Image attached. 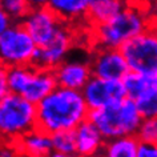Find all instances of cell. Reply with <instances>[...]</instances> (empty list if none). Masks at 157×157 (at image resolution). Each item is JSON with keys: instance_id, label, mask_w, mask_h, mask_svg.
<instances>
[{"instance_id": "484cf974", "label": "cell", "mask_w": 157, "mask_h": 157, "mask_svg": "<svg viewBox=\"0 0 157 157\" xmlns=\"http://www.w3.org/2000/svg\"><path fill=\"white\" fill-rule=\"evenodd\" d=\"M12 24H13L12 19H11L8 15L4 12V11L0 8V36H2V35L4 33Z\"/></svg>"}, {"instance_id": "7402d4cb", "label": "cell", "mask_w": 157, "mask_h": 157, "mask_svg": "<svg viewBox=\"0 0 157 157\" xmlns=\"http://www.w3.org/2000/svg\"><path fill=\"white\" fill-rule=\"evenodd\" d=\"M137 108L143 116V119H155L157 120V87L144 93L136 100Z\"/></svg>"}, {"instance_id": "52a82bcc", "label": "cell", "mask_w": 157, "mask_h": 157, "mask_svg": "<svg viewBox=\"0 0 157 157\" xmlns=\"http://www.w3.org/2000/svg\"><path fill=\"white\" fill-rule=\"evenodd\" d=\"M129 71L147 75H157V33L152 27L121 47Z\"/></svg>"}, {"instance_id": "8fae6325", "label": "cell", "mask_w": 157, "mask_h": 157, "mask_svg": "<svg viewBox=\"0 0 157 157\" xmlns=\"http://www.w3.org/2000/svg\"><path fill=\"white\" fill-rule=\"evenodd\" d=\"M89 53V52H88ZM57 85L81 91L92 77L89 59H67L53 69Z\"/></svg>"}, {"instance_id": "603a6c76", "label": "cell", "mask_w": 157, "mask_h": 157, "mask_svg": "<svg viewBox=\"0 0 157 157\" xmlns=\"http://www.w3.org/2000/svg\"><path fill=\"white\" fill-rule=\"evenodd\" d=\"M136 136L140 140H156L157 139V120L144 119Z\"/></svg>"}, {"instance_id": "277c9868", "label": "cell", "mask_w": 157, "mask_h": 157, "mask_svg": "<svg viewBox=\"0 0 157 157\" xmlns=\"http://www.w3.org/2000/svg\"><path fill=\"white\" fill-rule=\"evenodd\" d=\"M37 127L36 104L17 93L0 99V141L16 144L25 133Z\"/></svg>"}, {"instance_id": "7c38bea8", "label": "cell", "mask_w": 157, "mask_h": 157, "mask_svg": "<svg viewBox=\"0 0 157 157\" xmlns=\"http://www.w3.org/2000/svg\"><path fill=\"white\" fill-rule=\"evenodd\" d=\"M89 0H49L48 8L63 23L80 29H88Z\"/></svg>"}, {"instance_id": "9c48e42d", "label": "cell", "mask_w": 157, "mask_h": 157, "mask_svg": "<svg viewBox=\"0 0 157 157\" xmlns=\"http://www.w3.org/2000/svg\"><path fill=\"white\" fill-rule=\"evenodd\" d=\"M81 93L91 111L104 108L127 97L123 80H108L96 76L89 78Z\"/></svg>"}, {"instance_id": "f546056e", "label": "cell", "mask_w": 157, "mask_h": 157, "mask_svg": "<svg viewBox=\"0 0 157 157\" xmlns=\"http://www.w3.org/2000/svg\"><path fill=\"white\" fill-rule=\"evenodd\" d=\"M156 141H157V139H156Z\"/></svg>"}, {"instance_id": "ffe728a7", "label": "cell", "mask_w": 157, "mask_h": 157, "mask_svg": "<svg viewBox=\"0 0 157 157\" xmlns=\"http://www.w3.org/2000/svg\"><path fill=\"white\" fill-rule=\"evenodd\" d=\"M33 65H16L8 68V87L10 92L23 95L32 75Z\"/></svg>"}, {"instance_id": "2e32d148", "label": "cell", "mask_w": 157, "mask_h": 157, "mask_svg": "<svg viewBox=\"0 0 157 157\" xmlns=\"http://www.w3.org/2000/svg\"><path fill=\"white\" fill-rule=\"evenodd\" d=\"M128 0H89L88 25L93 27L109 20L125 7Z\"/></svg>"}, {"instance_id": "6da1fadb", "label": "cell", "mask_w": 157, "mask_h": 157, "mask_svg": "<svg viewBox=\"0 0 157 157\" xmlns=\"http://www.w3.org/2000/svg\"><path fill=\"white\" fill-rule=\"evenodd\" d=\"M37 128L48 133L73 131L89 119L91 109L77 89L57 87L36 104Z\"/></svg>"}, {"instance_id": "9a60e30c", "label": "cell", "mask_w": 157, "mask_h": 157, "mask_svg": "<svg viewBox=\"0 0 157 157\" xmlns=\"http://www.w3.org/2000/svg\"><path fill=\"white\" fill-rule=\"evenodd\" d=\"M56 87H57V81L56 77H55L53 69L37 68V67L33 65L32 75H31L29 81L21 96H24L31 103L39 104Z\"/></svg>"}, {"instance_id": "8992f818", "label": "cell", "mask_w": 157, "mask_h": 157, "mask_svg": "<svg viewBox=\"0 0 157 157\" xmlns=\"http://www.w3.org/2000/svg\"><path fill=\"white\" fill-rule=\"evenodd\" d=\"M37 44L21 23H13L0 36V63L7 68L33 65Z\"/></svg>"}, {"instance_id": "5bb4252c", "label": "cell", "mask_w": 157, "mask_h": 157, "mask_svg": "<svg viewBox=\"0 0 157 157\" xmlns=\"http://www.w3.org/2000/svg\"><path fill=\"white\" fill-rule=\"evenodd\" d=\"M17 155L28 157L52 156V135L40 128H33L15 144Z\"/></svg>"}, {"instance_id": "7a4b0ae2", "label": "cell", "mask_w": 157, "mask_h": 157, "mask_svg": "<svg viewBox=\"0 0 157 157\" xmlns=\"http://www.w3.org/2000/svg\"><path fill=\"white\" fill-rule=\"evenodd\" d=\"M151 27L152 20L144 0H128L124 8L109 20L89 27L88 47L121 48Z\"/></svg>"}, {"instance_id": "30bf717a", "label": "cell", "mask_w": 157, "mask_h": 157, "mask_svg": "<svg viewBox=\"0 0 157 157\" xmlns=\"http://www.w3.org/2000/svg\"><path fill=\"white\" fill-rule=\"evenodd\" d=\"M21 24L31 33L39 47L45 44L57 32L63 21L48 7H39V8H31L28 15L23 19Z\"/></svg>"}, {"instance_id": "d6986e66", "label": "cell", "mask_w": 157, "mask_h": 157, "mask_svg": "<svg viewBox=\"0 0 157 157\" xmlns=\"http://www.w3.org/2000/svg\"><path fill=\"white\" fill-rule=\"evenodd\" d=\"M52 156L55 157H72L77 156L76 139L73 131H60L52 133Z\"/></svg>"}, {"instance_id": "5b68a950", "label": "cell", "mask_w": 157, "mask_h": 157, "mask_svg": "<svg viewBox=\"0 0 157 157\" xmlns=\"http://www.w3.org/2000/svg\"><path fill=\"white\" fill-rule=\"evenodd\" d=\"M88 29H80L63 23L57 32L45 44L37 47L33 65L37 68L55 69L69 57L71 52L80 44V36Z\"/></svg>"}, {"instance_id": "ac0fdd59", "label": "cell", "mask_w": 157, "mask_h": 157, "mask_svg": "<svg viewBox=\"0 0 157 157\" xmlns=\"http://www.w3.org/2000/svg\"><path fill=\"white\" fill-rule=\"evenodd\" d=\"M140 139L136 135L120 136L107 140L103 148V156L108 157H137Z\"/></svg>"}, {"instance_id": "44dd1931", "label": "cell", "mask_w": 157, "mask_h": 157, "mask_svg": "<svg viewBox=\"0 0 157 157\" xmlns=\"http://www.w3.org/2000/svg\"><path fill=\"white\" fill-rule=\"evenodd\" d=\"M0 8L12 19L13 23H21L32 7L28 0H0Z\"/></svg>"}, {"instance_id": "ba28073f", "label": "cell", "mask_w": 157, "mask_h": 157, "mask_svg": "<svg viewBox=\"0 0 157 157\" xmlns=\"http://www.w3.org/2000/svg\"><path fill=\"white\" fill-rule=\"evenodd\" d=\"M88 59L92 76L108 80H123L129 72L128 63L120 48L91 47Z\"/></svg>"}, {"instance_id": "d4e9b609", "label": "cell", "mask_w": 157, "mask_h": 157, "mask_svg": "<svg viewBox=\"0 0 157 157\" xmlns=\"http://www.w3.org/2000/svg\"><path fill=\"white\" fill-rule=\"evenodd\" d=\"M10 93L8 87V68L0 63V99Z\"/></svg>"}, {"instance_id": "83f0119b", "label": "cell", "mask_w": 157, "mask_h": 157, "mask_svg": "<svg viewBox=\"0 0 157 157\" xmlns=\"http://www.w3.org/2000/svg\"><path fill=\"white\" fill-rule=\"evenodd\" d=\"M32 8H39V7H47L49 0H28Z\"/></svg>"}, {"instance_id": "f1b7e54d", "label": "cell", "mask_w": 157, "mask_h": 157, "mask_svg": "<svg viewBox=\"0 0 157 157\" xmlns=\"http://www.w3.org/2000/svg\"><path fill=\"white\" fill-rule=\"evenodd\" d=\"M152 29L157 33V23H153V24H152Z\"/></svg>"}, {"instance_id": "3957f363", "label": "cell", "mask_w": 157, "mask_h": 157, "mask_svg": "<svg viewBox=\"0 0 157 157\" xmlns=\"http://www.w3.org/2000/svg\"><path fill=\"white\" fill-rule=\"evenodd\" d=\"M89 120L97 127L105 141L120 136L137 135L143 116L135 100L124 97L123 100L89 112Z\"/></svg>"}, {"instance_id": "4fadbf2b", "label": "cell", "mask_w": 157, "mask_h": 157, "mask_svg": "<svg viewBox=\"0 0 157 157\" xmlns=\"http://www.w3.org/2000/svg\"><path fill=\"white\" fill-rule=\"evenodd\" d=\"M76 139V152L77 156L91 157L99 156L103 153L105 139L101 132L91 120L83 121L77 128L73 129Z\"/></svg>"}, {"instance_id": "cb8c5ba5", "label": "cell", "mask_w": 157, "mask_h": 157, "mask_svg": "<svg viewBox=\"0 0 157 157\" xmlns=\"http://www.w3.org/2000/svg\"><path fill=\"white\" fill-rule=\"evenodd\" d=\"M137 157H157V141L156 140H140Z\"/></svg>"}, {"instance_id": "e0dca14e", "label": "cell", "mask_w": 157, "mask_h": 157, "mask_svg": "<svg viewBox=\"0 0 157 157\" xmlns=\"http://www.w3.org/2000/svg\"><path fill=\"white\" fill-rule=\"evenodd\" d=\"M123 84L127 97L136 101L144 93L157 87V75H147L129 71L127 76L123 78Z\"/></svg>"}, {"instance_id": "4316f807", "label": "cell", "mask_w": 157, "mask_h": 157, "mask_svg": "<svg viewBox=\"0 0 157 157\" xmlns=\"http://www.w3.org/2000/svg\"><path fill=\"white\" fill-rule=\"evenodd\" d=\"M144 2H145V6H147V8H148L152 24L153 23H157V0H144Z\"/></svg>"}]
</instances>
